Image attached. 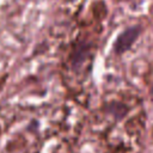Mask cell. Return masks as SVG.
I'll return each instance as SVG.
<instances>
[{
  "mask_svg": "<svg viewBox=\"0 0 153 153\" xmlns=\"http://www.w3.org/2000/svg\"><path fill=\"white\" fill-rule=\"evenodd\" d=\"M141 30L139 26H131L128 27L127 30H124L116 39L115 42V51L117 54H122L124 51H127L128 49H130V47L133 45V43L136 41V38L139 37Z\"/></svg>",
  "mask_w": 153,
  "mask_h": 153,
  "instance_id": "1",
  "label": "cell"
}]
</instances>
